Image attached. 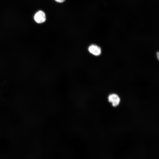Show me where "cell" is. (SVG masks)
I'll return each instance as SVG.
<instances>
[{
  "label": "cell",
  "mask_w": 159,
  "mask_h": 159,
  "mask_svg": "<svg viewBox=\"0 0 159 159\" xmlns=\"http://www.w3.org/2000/svg\"><path fill=\"white\" fill-rule=\"evenodd\" d=\"M35 21L37 23L41 24L44 22L46 20V15L43 11L40 10L35 14L34 16Z\"/></svg>",
  "instance_id": "6da1fadb"
},
{
  "label": "cell",
  "mask_w": 159,
  "mask_h": 159,
  "mask_svg": "<svg viewBox=\"0 0 159 159\" xmlns=\"http://www.w3.org/2000/svg\"><path fill=\"white\" fill-rule=\"evenodd\" d=\"M88 49L90 53L95 56L99 55L101 53L100 47L95 45H91L89 47Z\"/></svg>",
  "instance_id": "7a4b0ae2"
},
{
  "label": "cell",
  "mask_w": 159,
  "mask_h": 159,
  "mask_svg": "<svg viewBox=\"0 0 159 159\" xmlns=\"http://www.w3.org/2000/svg\"><path fill=\"white\" fill-rule=\"evenodd\" d=\"M108 100L112 102L113 106L115 107L118 105L120 101V99L118 96L115 94H112L109 96Z\"/></svg>",
  "instance_id": "3957f363"
},
{
  "label": "cell",
  "mask_w": 159,
  "mask_h": 159,
  "mask_svg": "<svg viewBox=\"0 0 159 159\" xmlns=\"http://www.w3.org/2000/svg\"><path fill=\"white\" fill-rule=\"evenodd\" d=\"M55 1L59 3H62L64 2L65 0H54Z\"/></svg>",
  "instance_id": "277c9868"
},
{
  "label": "cell",
  "mask_w": 159,
  "mask_h": 159,
  "mask_svg": "<svg viewBox=\"0 0 159 159\" xmlns=\"http://www.w3.org/2000/svg\"><path fill=\"white\" fill-rule=\"evenodd\" d=\"M157 54L158 58V57H158V55H159V53H158V52L157 53Z\"/></svg>",
  "instance_id": "5b68a950"
}]
</instances>
